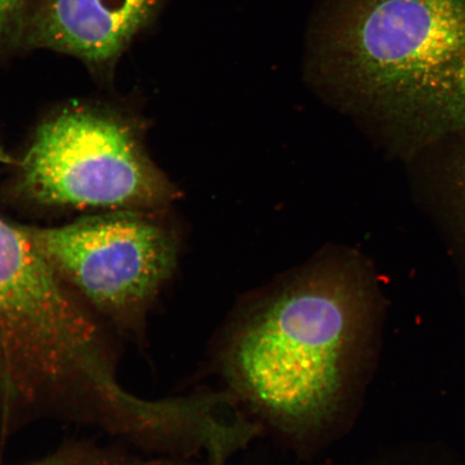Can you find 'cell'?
Segmentation results:
<instances>
[{"label": "cell", "mask_w": 465, "mask_h": 465, "mask_svg": "<svg viewBox=\"0 0 465 465\" xmlns=\"http://www.w3.org/2000/svg\"><path fill=\"white\" fill-rule=\"evenodd\" d=\"M161 0H37L19 44L71 55L96 73L113 69L153 19Z\"/></svg>", "instance_id": "obj_6"}, {"label": "cell", "mask_w": 465, "mask_h": 465, "mask_svg": "<svg viewBox=\"0 0 465 465\" xmlns=\"http://www.w3.org/2000/svg\"><path fill=\"white\" fill-rule=\"evenodd\" d=\"M0 163H4V164H14L13 158L5 153L2 144H0Z\"/></svg>", "instance_id": "obj_10"}, {"label": "cell", "mask_w": 465, "mask_h": 465, "mask_svg": "<svg viewBox=\"0 0 465 465\" xmlns=\"http://www.w3.org/2000/svg\"><path fill=\"white\" fill-rule=\"evenodd\" d=\"M443 182L446 205L465 238V142L447 162Z\"/></svg>", "instance_id": "obj_7"}, {"label": "cell", "mask_w": 465, "mask_h": 465, "mask_svg": "<svg viewBox=\"0 0 465 465\" xmlns=\"http://www.w3.org/2000/svg\"><path fill=\"white\" fill-rule=\"evenodd\" d=\"M311 44L320 84L404 148L465 130V0H329Z\"/></svg>", "instance_id": "obj_1"}, {"label": "cell", "mask_w": 465, "mask_h": 465, "mask_svg": "<svg viewBox=\"0 0 465 465\" xmlns=\"http://www.w3.org/2000/svg\"><path fill=\"white\" fill-rule=\"evenodd\" d=\"M370 277L353 258L323 259L262 295L232 330L230 381L291 432L324 426L341 409L373 323Z\"/></svg>", "instance_id": "obj_2"}, {"label": "cell", "mask_w": 465, "mask_h": 465, "mask_svg": "<svg viewBox=\"0 0 465 465\" xmlns=\"http://www.w3.org/2000/svg\"><path fill=\"white\" fill-rule=\"evenodd\" d=\"M23 228L74 293L126 330L144 322L177 263L176 238L145 212L116 211L60 228Z\"/></svg>", "instance_id": "obj_5"}, {"label": "cell", "mask_w": 465, "mask_h": 465, "mask_svg": "<svg viewBox=\"0 0 465 465\" xmlns=\"http://www.w3.org/2000/svg\"><path fill=\"white\" fill-rule=\"evenodd\" d=\"M36 0H0V55L19 44L23 27Z\"/></svg>", "instance_id": "obj_8"}, {"label": "cell", "mask_w": 465, "mask_h": 465, "mask_svg": "<svg viewBox=\"0 0 465 465\" xmlns=\"http://www.w3.org/2000/svg\"><path fill=\"white\" fill-rule=\"evenodd\" d=\"M23 226L0 218V415L67 402L101 373L109 342Z\"/></svg>", "instance_id": "obj_3"}, {"label": "cell", "mask_w": 465, "mask_h": 465, "mask_svg": "<svg viewBox=\"0 0 465 465\" xmlns=\"http://www.w3.org/2000/svg\"><path fill=\"white\" fill-rule=\"evenodd\" d=\"M17 166V194L40 206L147 213L176 196L132 122L93 104L46 119Z\"/></svg>", "instance_id": "obj_4"}, {"label": "cell", "mask_w": 465, "mask_h": 465, "mask_svg": "<svg viewBox=\"0 0 465 465\" xmlns=\"http://www.w3.org/2000/svg\"><path fill=\"white\" fill-rule=\"evenodd\" d=\"M29 465H104L100 449L87 445H68Z\"/></svg>", "instance_id": "obj_9"}]
</instances>
